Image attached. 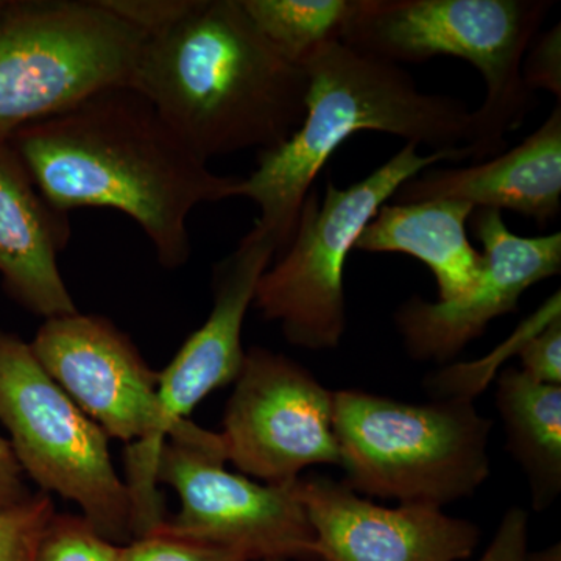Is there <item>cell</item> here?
Listing matches in <instances>:
<instances>
[{
    "label": "cell",
    "instance_id": "6da1fadb",
    "mask_svg": "<svg viewBox=\"0 0 561 561\" xmlns=\"http://www.w3.org/2000/svg\"><path fill=\"white\" fill-rule=\"evenodd\" d=\"M7 142L55 209L121 210L168 271L190 261L192 210L242 194L243 179L210 171L133 87L99 92Z\"/></svg>",
    "mask_w": 561,
    "mask_h": 561
},
{
    "label": "cell",
    "instance_id": "7a4b0ae2",
    "mask_svg": "<svg viewBox=\"0 0 561 561\" xmlns=\"http://www.w3.org/2000/svg\"><path fill=\"white\" fill-rule=\"evenodd\" d=\"M131 87L209 162L286 142L305 119L309 80L241 0H195L175 24L147 36Z\"/></svg>",
    "mask_w": 561,
    "mask_h": 561
},
{
    "label": "cell",
    "instance_id": "3957f363",
    "mask_svg": "<svg viewBox=\"0 0 561 561\" xmlns=\"http://www.w3.org/2000/svg\"><path fill=\"white\" fill-rule=\"evenodd\" d=\"M301 66L309 80L305 119L286 142L257 151L256 169L242 184L241 197L260 209L254 227L273 238L278 253L294 236L313 181L351 136L386 133L443 151L468 146L474 130L467 103L421 91L401 66L342 41L324 44Z\"/></svg>",
    "mask_w": 561,
    "mask_h": 561
},
{
    "label": "cell",
    "instance_id": "277c9868",
    "mask_svg": "<svg viewBox=\"0 0 561 561\" xmlns=\"http://www.w3.org/2000/svg\"><path fill=\"white\" fill-rule=\"evenodd\" d=\"M552 0H354L342 43L391 65L453 57L470 62L485 83L472 110L474 130L465 160L497 157L507 136L534 110L523 61Z\"/></svg>",
    "mask_w": 561,
    "mask_h": 561
},
{
    "label": "cell",
    "instance_id": "5b68a950",
    "mask_svg": "<svg viewBox=\"0 0 561 561\" xmlns=\"http://www.w3.org/2000/svg\"><path fill=\"white\" fill-rule=\"evenodd\" d=\"M493 421L471 400L402 402L334 391V432L345 482L362 496L443 508L490 478Z\"/></svg>",
    "mask_w": 561,
    "mask_h": 561
},
{
    "label": "cell",
    "instance_id": "8992f818",
    "mask_svg": "<svg viewBox=\"0 0 561 561\" xmlns=\"http://www.w3.org/2000/svg\"><path fill=\"white\" fill-rule=\"evenodd\" d=\"M465 160L463 147L420 154L408 142L389 161L348 187L327 183L323 201L309 192L289 243L261 276L253 306L279 327L291 346L330 351L348 327L345 267L373 217L402 184L442 164Z\"/></svg>",
    "mask_w": 561,
    "mask_h": 561
},
{
    "label": "cell",
    "instance_id": "52a82bcc",
    "mask_svg": "<svg viewBox=\"0 0 561 561\" xmlns=\"http://www.w3.org/2000/svg\"><path fill=\"white\" fill-rule=\"evenodd\" d=\"M146 38L102 0H3L0 142L99 92L131 87Z\"/></svg>",
    "mask_w": 561,
    "mask_h": 561
},
{
    "label": "cell",
    "instance_id": "ba28073f",
    "mask_svg": "<svg viewBox=\"0 0 561 561\" xmlns=\"http://www.w3.org/2000/svg\"><path fill=\"white\" fill-rule=\"evenodd\" d=\"M0 423L22 471L46 494L76 502L106 540H135L130 491L110 438L65 393L20 335L0 331Z\"/></svg>",
    "mask_w": 561,
    "mask_h": 561
},
{
    "label": "cell",
    "instance_id": "9c48e42d",
    "mask_svg": "<svg viewBox=\"0 0 561 561\" xmlns=\"http://www.w3.org/2000/svg\"><path fill=\"white\" fill-rule=\"evenodd\" d=\"M227 461L220 434L179 421L158 457L157 482L175 491L180 511L160 527L247 561H316V537L295 482L254 481L228 471Z\"/></svg>",
    "mask_w": 561,
    "mask_h": 561
},
{
    "label": "cell",
    "instance_id": "30bf717a",
    "mask_svg": "<svg viewBox=\"0 0 561 561\" xmlns=\"http://www.w3.org/2000/svg\"><path fill=\"white\" fill-rule=\"evenodd\" d=\"M276 253V242L256 227L243 236L236 250L214 267V301L208 319L160 373L150 434L127 445L125 451V483L131 496L135 538L158 529L168 518L158 490L157 467L169 431L214 390L234 383L242 370L243 323L257 283Z\"/></svg>",
    "mask_w": 561,
    "mask_h": 561
},
{
    "label": "cell",
    "instance_id": "8fae6325",
    "mask_svg": "<svg viewBox=\"0 0 561 561\" xmlns=\"http://www.w3.org/2000/svg\"><path fill=\"white\" fill-rule=\"evenodd\" d=\"M227 460L247 478L289 485L302 471L341 463L334 391L286 354L251 346L224 415Z\"/></svg>",
    "mask_w": 561,
    "mask_h": 561
},
{
    "label": "cell",
    "instance_id": "7c38bea8",
    "mask_svg": "<svg viewBox=\"0 0 561 561\" xmlns=\"http://www.w3.org/2000/svg\"><path fill=\"white\" fill-rule=\"evenodd\" d=\"M470 221L483 247L482 276L470 294L446 302L413 295L393 313L413 360L443 365L456 359L491 321L518 311L524 291L561 272V232L522 238L494 209H476Z\"/></svg>",
    "mask_w": 561,
    "mask_h": 561
},
{
    "label": "cell",
    "instance_id": "4fadbf2b",
    "mask_svg": "<svg viewBox=\"0 0 561 561\" xmlns=\"http://www.w3.org/2000/svg\"><path fill=\"white\" fill-rule=\"evenodd\" d=\"M28 345L51 381L108 438L131 445L150 434L160 373L113 321L79 311L54 317Z\"/></svg>",
    "mask_w": 561,
    "mask_h": 561
},
{
    "label": "cell",
    "instance_id": "5bb4252c",
    "mask_svg": "<svg viewBox=\"0 0 561 561\" xmlns=\"http://www.w3.org/2000/svg\"><path fill=\"white\" fill-rule=\"evenodd\" d=\"M295 493L311 522L319 561H461L482 537L474 523L443 508L386 507L323 474H302Z\"/></svg>",
    "mask_w": 561,
    "mask_h": 561
},
{
    "label": "cell",
    "instance_id": "9a60e30c",
    "mask_svg": "<svg viewBox=\"0 0 561 561\" xmlns=\"http://www.w3.org/2000/svg\"><path fill=\"white\" fill-rule=\"evenodd\" d=\"M459 201L512 210L546 228L561 210V105L512 150L463 169H434L402 184L393 203Z\"/></svg>",
    "mask_w": 561,
    "mask_h": 561
},
{
    "label": "cell",
    "instance_id": "2e32d148",
    "mask_svg": "<svg viewBox=\"0 0 561 561\" xmlns=\"http://www.w3.org/2000/svg\"><path fill=\"white\" fill-rule=\"evenodd\" d=\"M69 239V214L41 195L13 147L0 142V279L11 300L41 319L79 311L58 265Z\"/></svg>",
    "mask_w": 561,
    "mask_h": 561
},
{
    "label": "cell",
    "instance_id": "e0dca14e",
    "mask_svg": "<svg viewBox=\"0 0 561 561\" xmlns=\"http://www.w3.org/2000/svg\"><path fill=\"white\" fill-rule=\"evenodd\" d=\"M474 208L459 201L386 203L357 239L367 253H400L423 262L437 283L438 301L470 294L483 272L481 251L468 239Z\"/></svg>",
    "mask_w": 561,
    "mask_h": 561
},
{
    "label": "cell",
    "instance_id": "ac0fdd59",
    "mask_svg": "<svg viewBox=\"0 0 561 561\" xmlns=\"http://www.w3.org/2000/svg\"><path fill=\"white\" fill-rule=\"evenodd\" d=\"M494 404L505 448L526 476L531 508L548 511L561 493V386L505 368L497 378Z\"/></svg>",
    "mask_w": 561,
    "mask_h": 561
},
{
    "label": "cell",
    "instance_id": "d6986e66",
    "mask_svg": "<svg viewBox=\"0 0 561 561\" xmlns=\"http://www.w3.org/2000/svg\"><path fill=\"white\" fill-rule=\"evenodd\" d=\"M243 9L290 61L302 65L321 46L342 41L354 0H241Z\"/></svg>",
    "mask_w": 561,
    "mask_h": 561
},
{
    "label": "cell",
    "instance_id": "ffe728a7",
    "mask_svg": "<svg viewBox=\"0 0 561 561\" xmlns=\"http://www.w3.org/2000/svg\"><path fill=\"white\" fill-rule=\"evenodd\" d=\"M561 316V294L557 290L551 298L542 302L537 312L531 313L529 319L523 321L516 331L513 332L507 342L502 343L500 348L486 356L485 359L472 362V364H454L432 376L427 381L430 391L434 393V400H474L483 387L493 378L494 365L507 359L511 354L518 353L523 345L534 332L541 330L545 324Z\"/></svg>",
    "mask_w": 561,
    "mask_h": 561
},
{
    "label": "cell",
    "instance_id": "44dd1931",
    "mask_svg": "<svg viewBox=\"0 0 561 561\" xmlns=\"http://www.w3.org/2000/svg\"><path fill=\"white\" fill-rule=\"evenodd\" d=\"M124 548L102 537L83 516L55 513L33 561H124Z\"/></svg>",
    "mask_w": 561,
    "mask_h": 561
},
{
    "label": "cell",
    "instance_id": "7402d4cb",
    "mask_svg": "<svg viewBox=\"0 0 561 561\" xmlns=\"http://www.w3.org/2000/svg\"><path fill=\"white\" fill-rule=\"evenodd\" d=\"M50 494L33 493L18 507L0 512V561H33L43 531L55 515Z\"/></svg>",
    "mask_w": 561,
    "mask_h": 561
},
{
    "label": "cell",
    "instance_id": "603a6c76",
    "mask_svg": "<svg viewBox=\"0 0 561 561\" xmlns=\"http://www.w3.org/2000/svg\"><path fill=\"white\" fill-rule=\"evenodd\" d=\"M124 561H247L239 553L176 537L158 527L124 548Z\"/></svg>",
    "mask_w": 561,
    "mask_h": 561
},
{
    "label": "cell",
    "instance_id": "cb8c5ba5",
    "mask_svg": "<svg viewBox=\"0 0 561 561\" xmlns=\"http://www.w3.org/2000/svg\"><path fill=\"white\" fill-rule=\"evenodd\" d=\"M516 354L524 375L537 382L561 386V316L534 332Z\"/></svg>",
    "mask_w": 561,
    "mask_h": 561
},
{
    "label": "cell",
    "instance_id": "d4e9b609",
    "mask_svg": "<svg viewBox=\"0 0 561 561\" xmlns=\"http://www.w3.org/2000/svg\"><path fill=\"white\" fill-rule=\"evenodd\" d=\"M523 79L527 90L535 94L548 91L561 105V28L560 24L535 38L523 61Z\"/></svg>",
    "mask_w": 561,
    "mask_h": 561
},
{
    "label": "cell",
    "instance_id": "484cf974",
    "mask_svg": "<svg viewBox=\"0 0 561 561\" xmlns=\"http://www.w3.org/2000/svg\"><path fill=\"white\" fill-rule=\"evenodd\" d=\"M113 13L130 22L147 36L165 31L180 21L195 0H102Z\"/></svg>",
    "mask_w": 561,
    "mask_h": 561
},
{
    "label": "cell",
    "instance_id": "4316f807",
    "mask_svg": "<svg viewBox=\"0 0 561 561\" xmlns=\"http://www.w3.org/2000/svg\"><path fill=\"white\" fill-rule=\"evenodd\" d=\"M529 513L511 507L502 516L496 534L478 561H527Z\"/></svg>",
    "mask_w": 561,
    "mask_h": 561
},
{
    "label": "cell",
    "instance_id": "83f0119b",
    "mask_svg": "<svg viewBox=\"0 0 561 561\" xmlns=\"http://www.w3.org/2000/svg\"><path fill=\"white\" fill-rule=\"evenodd\" d=\"M32 496L9 438L0 435V512L18 507Z\"/></svg>",
    "mask_w": 561,
    "mask_h": 561
},
{
    "label": "cell",
    "instance_id": "f1b7e54d",
    "mask_svg": "<svg viewBox=\"0 0 561 561\" xmlns=\"http://www.w3.org/2000/svg\"><path fill=\"white\" fill-rule=\"evenodd\" d=\"M527 561H561L560 542L549 546V548L542 549V551H529V553H527Z\"/></svg>",
    "mask_w": 561,
    "mask_h": 561
},
{
    "label": "cell",
    "instance_id": "f546056e",
    "mask_svg": "<svg viewBox=\"0 0 561 561\" xmlns=\"http://www.w3.org/2000/svg\"><path fill=\"white\" fill-rule=\"evenodd\" d=\"M260 561H286V560H260Z\"/></svg>",
    "mask_w": 561,
    "mask_h": 561
},
{
    "label": "cell",
    "instance_id": "4dcf8cb0",
    "mask_svg": "<svg viewBox=\"0 0 561 561\" xmlns=\"http://www.w3.org/2000/svg\"><path fill=\"white\" fill-rule=\"evenodd\" d=\"M3 0H0V7H2Z\"/></svg>",
    "mask_w": 561,
    "mask_h": 561
}]
</instances>
